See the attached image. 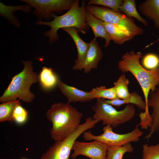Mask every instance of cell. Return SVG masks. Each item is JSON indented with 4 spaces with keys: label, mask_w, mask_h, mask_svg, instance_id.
<instances>
[{
    "label": "cell",
    "mask_w": 159,
    "mask_h": 159,
    "mask_svg": "<svg viewBox=\"0 0 159 159\" xmlns=\"http://www.w3.org/2000/svg\"><path fill=\"white\" fill-rule=\"evenodd\" d=\"M46 116L52 122L51 138L55 141L62 140L77 129L83 114L69 103H54L47 111Z\"/></svg>",
    "instance_id": "6da1fadb"
},
{
    "label": "cell",
    "mask_w": 159,
    "mask_h": 159,
    "mask_svg": "<svg viewBox=\"0 0 159 159\" xmlns=\"http://www.w3.org/2000/svg\"><path fill=\"white\" fill-rule=\"evenodd\" d=\"M143 56L142 53H135L133 50L126 52L122 56L118 64V68L123 73L130 72L135 77L142 90L146 109L149 113L148 101L150 92L154 91L159 85V67L148 70L140 64V59Z\"/></svg>",
    "instance_id": "7a4b0ae2"
},
{
    "label": "cell",
    "mask_w": 159,
    "mask_h": 159,
    "mask_svg": "<svg viewBox=\"0 0 159 159\" xmlns=\"http://www.w3.org/2000/svg\"><path fill=\"white\" fill-rule=\"evenodd\" d=\"M79 2V0H74L70 9L62 15L57 16L53 14L52 17L54 19L52 21H45L38 20L36 21L37 25H45L50 27V30L43 33L44 36L49 38V44L59 39L57 32L60 28L74 27L83 34H86L87 32L89 27L86 20V2L84 0L82 1L80 6Z\"/></svg>",
    "instance_id": "3957f363"
},
{
    "label": "cell",
    "mask_w": 159,
    "mask_h": 159,
    "mask_svg": "<svg viewBox=\"0 0 159 159\" xmlns=\"http://www.w3.org/2000/svg\"><path fill=\"white\" fill-rule=\"evenodd\" d=\"M24 68L22 71L15 75L7 88L0 97L1 103L15 101L18 98L26 103L32 102L34 95L30 90L31 85L39 81V75L33 72L32 62L23 61Z\"/></svg>",
    "instance_id": "277c9868"
},
{
    "label": "cell",
    "mask_w": 159,
    "mask_h": 159,
    "mask_svg": "<svg viewBox=\"0 0 159 159\" xmlns=\"http://www.w3.org/2000/svg\"><path fill=\"white\" fill-rule=\"evenodd\" d=\"M91 109L94 112L93 119L102 121L103 125H110L114 128L130 121L134 118L136 111L134 105L132 104H127L124 109L118 111L102 98H97Z\"/></svg>",
    "instance_id": "5b68a950"
},
{
    "label": "cell",
    "mask_w": 159,
    "mask_h": 159,
    "mask_svg": "<svg viewBox=\"0 0 159 159\" xmlns=\"http://www.w3.org/2000/svg\"><path fill=\"white\" fill-rule=\"evenodd\" d=\"M100 121L88 117L85 122L64 139L55 141L44 153L40 159H69L73 145L78 137L87 130L94 127Z\"/></svg>",
    "instance_id": "8992f818"
},
{
    "label": "cell",
    "mask_w": 159,
    "mask_h": 159,
    "mask_svg": "<svg viewBox=\"0 0 159 159\" xmlns=\"http://www.w3.org/2000/svg\"><path fill=\"white\" fill-rule=\"evenodd\" d=\"M86 10L95 17L104 22L116 25L123 29L143 34V29L138 26L134 19L123 13L116 12L110 9L99 6L87 4Z\"/></svg>",
    "instance_id": "52a82bcc"
},
{
    "label": "cell",
    "mask_w": 159,
    "mask_h": 159,
    "mask_svg": "<svg viewBox=\"0 0 159 159\" xmlns=\"http://www.w3.org/2000/svg\"><path fill=\"white\" fill-rule=\"evenodd\" d=\"M136 125L135 128L131 132L125 134H118L112 130V127L107 125L102 129L103 133L99 135H93L90 131L83 133V139L86 140H97L104 143L108 146H122L129 143L139 141L143 132Z\"/></svg>",
    "instance_id": "ba28073f"
},
{
    "label": "cell",
    "mask_w": 159,
    "mask_h": 159,
    "mask_svg": "<svg viewBox=\"0 0 159 159\" xmlns=\"http://www.w3.org/2000/svg\"><path fill=\"white\" fill-rule=\"evenodd\" d=\"M34 8L33 13L38 20L49 21L54 13H60L69 10L74 0H21Z\"/></svg>",
    "instance_id": "9c48e42d"
},
{
    "label": "cell",
    "mask_w": 159,
    "mask_h": 159,
    "mask_svg": "<svg viewBox=\"0 0 159 159\" xmlns=\"http://www.w3.org/2000/svg\"><path fill=\"white\" fill-rule=\"evenodd\" d=\"M109 146L102 142L94 140L90 142L76 141L72 147V159L79 155L86 156L90 159H107V153Z\"/></svg>",
    "instance_id": "30bf717a"
},
{
    "label": "cell",
    "mask_w": 159,
    "mask_h": 159,
    "mask_svg": "<svg viewBox=\"0 0 159 159\" xmlns=\"http://www.w3.org/2000/svg\"><path fill=\"white\" fill-rule=\"evenodd\" d=\"M103 56L102 49L94 39L89 43L88 49L83 60L79 64H74L72 68L74 70L84 69V73H88L92 69L97 68Z\"/></svg>",
    "instance_id": "8fae6325"
},
{
    "label": "cell",
    "mask_w": 159,
    "mask_h": 159,
    "mask_svg": "<svg viewBox=\"0 0 159 159\" xmlns=\"http://www.w3.org/2000/svg\"><path fill=\"white\" fill-rule=\"evenodd\" d=\"M57 85L62 93L68 100V103L71 102H87L95 99L90 92L81 90L69 86L59 79Z\"/></svg>",
    "instance_id": "7c38bea8"
},
{
    "label": "cell",
    "mask_w": 159,
    "mask_h": 159,
    "mask_svg": "<svg viewBox=\"0 0 159 159\" xmlns=\"http://www.w3.org/2000/svg\"><path fill=\"white\" fill-rule=\"evenodd\" d=\"M148 105L152 109L151 116L153 122L148 133L144 139L149 140L155 132L159 130V85L154 91L150 92L148 101Z\"/></svg>",
    "instance_id": "4fadbf2b"
},
{
    "label": "cell",
    "mask_w": 159,
    "mask_h": 159,
    "mask_svg": "<svg viewBox=\"0 0 159 159\" xmlns=\"http://www.w3.org/2000/svg\"><path fill=\"white\" fill-rule=\"evenodd\" d=\"M86 20L87 25L91 28L94 35V39L99 37L104 39L105 41L103 47L108 46L111 37L106 31L103 24V21L95 17L93 15L86 10Z\"/></svg>",
    "instance_id": "5bb4252c"
},
{
    "label": "cell",
    "mask_w": 159,
    "mask_h": 159,
    "mask_svg": "<svg viewBox=\"0 0 159 159\" xmlns=\"http://www.w3.org/2000/svg\"><path fill=\"white\" fill-rule=\"evenodd\" d=\"M106 31L116 44L121 45L139 34L136 32L123 29L113 24L103 21Z\"/></svg>",
    "instance_id": "9a60e30c"
},
{
    "label": "cell",
    "mask_w": 159,
    "mask_h": 159,
    "mask_svg": "<svg viewBox=\"0 0 159 159\" xmlns=\"http://www.w3.org/2000/svg\"><path fill=\"white\" fill-rule=\"evenodd\" d=\"M139 11L145 17L152 21L155 27L159 30V0H147L141 3Z\"/></svg>",
    "instance_id": "2e32d148"
},
{
    "label": "cell",
    "mask_w": 159,
    "mask_h": 159,
    "mask_svg": "<svg viewBox=\"0 0 159 159\" xmlns=\"http://www.w3.org/2000/svg\"><path fill=\"white\" fill-rule=\"evenodd\" d=\"M31 7L26 4L17 6H8L0 3V15L5 17L8 22L16 27H19L20 22L15 15L14 13L17 11L21 10L26 13L30 12Z\"/></svg>",
    "instance_id": "e0dca14e"
},
{
    "label": "cell",
    "mask_w": 159,
    "mask_h": 159,
    "mask_svg": "<svg viewBox=\"0 0 159 159\" xmlns=\"http://www.w3.org/2000/svg\"><path fill=\"white\" fill-rule=\"evenodd\" d=\"M62 29L72 37L76 45L77 52V59L74 62L76 64L80 63L84 59L89 47V43L84 42L78 34V30L76 28L69 27Z\"/></svg>",
    "instance_id": "ac0fdd59"
},
{
    "label": "cell",
    "mask_w": 159,
    "mask_h": 159,
    "mask_svg": "<svg viewBox=\"0 0 159 159\" xmlns=\"http://www.w3.org/2000/svg\"><path fill=\"white\" fill-rule=\"evenodd\" d=\"M130 94V97L127 99L105 100V102L107 103L116 107H119L125 104H132L137 106L139 109L145 111L146 109V106L142 97L135 92H133Z\"/></svg>",
    "instance_id": "d6986e66"
},
{
    "label": "cell",
    "mask_w": 159,
    "mask_h": 159,
    "mask_svg": "<svg viewBox=\"0 0 159 159\" xmlns=\"http://www.w3.org/2000/svg\"><path fill=\"white\" fill-rule=\"evenodd\" d=\"M59 79L51 68L44 67L39 75V81L42 87L50 90L57 85Z\"/></svg>",
    "instance_id": "ffe728a7"
},
{
    "label": "cell",
    "mask_w": 159,
    "mask_h": 159,
    "mask_svg": "<svg viewBox=\"0 0 159 159\" xmlns=\"http://www.w3.org/2000/svg\"><path fill=\"white\" fill-rule=\"evenodd\" d=\"M119 9L121 12H123L127 16L136 19L145 26L148 25L147 21L142 17L138 12L135 0H123L122 4L119 7Z\"/></svg>",
    "instance_id": "44dd1931"
},
{
    "label": "cell",
    "mask_w": 159,
    "mask_h": 159,
    "mask_svg": "<svg viewBox=\"0 0 159 159\" xmlns=\"http://www.w3.org/2000/svg\"><path fill=\"white\" fill-rule=\"evenodd\" d=\"M134 148L131 143L122 146H109L107 153V159H122L126 153H132Z\"/></svg>",
    "instance_id": "7402d4cb"
},
{
    "label": "cell",
    "mask_w": 159,
    "mask_h": 159,
    "mask_svg": "<svg viewBox=\"0 0 159 159\" xmlns=\"http://www.w3.org/2000/svg\"><path fill=\"white\" fill-rule=\"evenodd\" d=\"M129 81L125 74H121L114 83V87L119 99L125 100L129 98L131 94L129 92L128 85Z\"/></svg>",
    "instance_id": "603a6c76"
},
{
    "label": "cell",
    "mask_w": 159,
    "mask_h": 159,
    "mask_svg": "<svg viewBox=\"0 0 159 159\" xmlns=\"http://www.w3.org/2000/svg\"><path fill=\"white\" fill-rule=\"evenodd\" d=\"M20 102L19 100L0 104V122L9 121L12 123L14 122L12 115L16 105Z\"/></svg>",
    "instance_id": "cb8c5ba5"
},
{
    "label": "cell",
    "mask_w": 159,
    "mask_h": 159,
    "mask_svg": "<svg viewBox=\"0 0 159 159\" xmlns=\"http://www.w3.org/2000/svg\"><path fill=\"white\" fill-rule=\"evenodd\" d=\"M95 98H102L113 100L119 99L114 87L107 88L105 86H100L93 88L89 92Z\"/></svg>",
    "instance_id": "d4e9b609"
},
{
    "label": "cell",
    "mask_w": 159,
    "mask_h": 159,
    "mask_svg": "<svg viewBox=\"0 0 159 159\" xmlns=\"http://www.w3.org/2000/svg\"><path fill=\"white\" fill-rule=\"evenodd\" d=\"M142 66L148 70H152L159 67V56L153 53L146 54L143 57Z\"/></svg>",
    "instance_id": "484cf974"
},
{
    "label": "cell",
    "mask_w": 159,
    "mask_h": 159,
    "mask_svg": "<svg viewBox=\"0 0 159 159\" xmlns=\"http://www.w3.org/2000/svg\"><path fill=\"white\" fill-rule=\"evenodd\" d=\"M142 159H159V143L154 145L144 144Z\"/></svg>",
    "instance_id": "4316f807"
},
{
    "label": "cell",
    "mask_w": 159,
    "mask_h": 159,
    "mask_svg": "<svg viewBox=\"0 0 159 159\" xmlns=\"http://www.w3.org/2000/svg\"><path fill=\"white\" fill-rule=\"evenodd\" d=\"M123 2L122 0H90L89 1L88 4L102 6L116 12H121L119 7Z\"/></svg>",
    "instance_id": "83f0119b"
},
{
    "label": "cell",
    "mask_w": 159,
    "mask_h": 159,
    "mask_svg": "<svg viewBox=\"0 0 159 159\" xmlns=\"http://www.w3.org/2000/svg\"><path fill=\"white\" fill-rule=\"evenodd\" d=\"M28 112L21 105V102L15 106L13 111L12 118L14 121L17 124L21 125L27 120Z\"/></svg>",
    "instance_id": "f1b7e54d"
},
{
    "label": "cell",
    "mask_w": 159,
    "mask_h": 159,
    "mask_svg": "<svg viewBox=\"0 0 159 159\" xmlns=\"http://www.w3.org/2000/svg\"><path fill=\"white\" fill-rule=\"evenodd\" d=\"M158 41H159V38L156 41H155L154 42H153V43H152L150 44L147 45L145 47V48H148V47H149V46H150L151 45H153L155 43H156L157 42H158Z\"/></svg>",
    "instance_id": "f546056e"
},
{
    "label": "cell",
    "mask_w": 159,
    "mask_h": 159,
    "mask_svg": "<svg viewBox=\"0 0 159 159\" xmlns=\"http://www.w3.org/2000/svg\"><path fill=\"white\" fill-rule=\"evenodd\" d=\"M21 159H27L26 158H21Z\"/></svg>",
    "instance_id": "4dcf8cb0"
}]
</instances>
